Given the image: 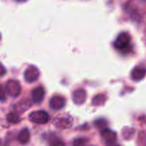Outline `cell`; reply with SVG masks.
Instances as JSON below:
<instances>
[{
	"label": "cell",
	"mask_w": 146,
	"mask_h": 146,
	"mask_svg": "<svg viewBox=\"0 0 146 146\" xmlns=\"http://www.w3.org/2000/svg\"><path fill=\"white\" fill-rule=\"evenodd\" d=\"M87 144V140L86 139H76L73 142V146H86Z\"/></svg>",
	"instance_id": "cell-16"
},
{
	"label": "cell",
	"mask_w": 146,
	"mask_h": 146,
	"mask_svg": "<svg viewBox=\"0 0 146 146\" xmlns=\"http://www.w3.org/2000/svg\"><path fill=\"white\" fill-rule=\"evenodd\" d=\"M50 146H65V145L63 144V142L58 139H55L52 141H50Z\"/></svg>",
	"instance_id": "cell-17"
},
{
	"label": "cell",
	"mask_w": 146,
	"mask_h": 146,
	"mask_svg": "<svg viewBox=\"0 0 146 146\" xmlns=\"http://www.w3.org/2000/svg\"><path fill=\"white\" fill-rule=\"evenodd\" d=\"M130 40H131V38L127 33H121L117 36L115 41V44H114L115 47L119 50H121L123 52H127L131 49Z\"/></svg>",
	"instance_id": "cell-1"
},
{
	"label": "cell",
	"mask_w": 146,
	"mask_h": 146,
	"mask_svg": "<svg viewBox=\"0 0 146 146\" xmlns=\"http://www.w3.org/2000/svg\"><path fill=\"white\" fill-rule=\"evenodd\" d=\"M30 132L27 128H23L18 134L17 140L21 145H27L30 141Z\"/></svg>",
	"instance_id": "cell-10"
},
{
	"label": "cell",
	"mask_w": 146,
	"mask_h": 146,
	"mask_svg": "<svg viewBox=\"0 0 146 146\" xmlns=\"http://www.w3.org/2000/svg\"><path fill=\"white\" fill-rule=\"evenodd\" d=\"M3 74H4V68H3V66H2V74H1V75L3 76Z\"/></svg>",
	"instance_id": "cell-18"
},
{
	"label": "cell",
	"mask_w": 146,
	"mask_h": 146,
	"mask_svg": "<svg viewBox=\"0 0 146 146\" xmlns=\"http://www.w3.org/2000/svg\"><path fill=\"white\" fill-rule=\"evenodd\" d=\"M146 75V68L141 66L135 67L131 72V78L135 81L143 80Z\"/></svg>",
	"instance_id": "cell-8"
},
{
	"label": "cell",
	"mask_w": 146,
	"mask_h": 146,
	"mask_svg": "<svg viewBox=\"0 0 146 146\" xmlns=\"http://www.w3.org/2000/svg\"><path fill=\"white\" fill-rule=\"evenodd\" d=\"M106 100V97L104 95H102V94H98L97 96H95L92 99V104L93 105H101L103 104Z\"/></svg>",
	"instance_id": "cell-12"
},
{
	"label": "cell",
	"mask_w": 146,
	"mask_h": 146,
	"mask_svg": "<svg viewBox=\"0 0 146 146\" xmlns=\"http://www.w3.org/2000/svg\"><path fill=\"white\" fill-rule=\"evenodd\" d=\"M95 126L98 129H100L101 131H104V130L106 129L105 127L107 126V121L105 120H104V119H99V120H98V121H95Z\"/></svg>",
	"instance_id": "cell-15"
},
{
	"label": "cell",
	"mask_w": 146,
	"mask_h": 146,
	"mask_svg": "<svg viewBox=\"0 0 146 146\" xmlns=\"http://www.w3.org/2000/svg\"><path fill=\"white\" fill-rule=\"evenodd\" d=\"M29 104H28V101H21L20 102L19 104H17L15 106V111H17L18 113H22L24 112L27 108V107H24V105H27Z\"/></svg>",
	"instance_id": "cell-14"
},
{
	"label": "cell",
	"mask_w": 146,
	"mask_h": 146,
	"mask_svg": "<svg viewBox=\"0 0 146 146\" xmlns=\"http://www.w3.org/2000/svg\"><path fill=\"white\" fill-rule=\"evenodd\" d=\"M65 103H66V101L63 97H62L60 95H56V96H53L50 99V107L52 110H59L64 107Z\"/></svg>",
	"instance_id": "cell-5"
},
{
	"label": "cell",
	"mask_w": 146,
	"mask_h": 146,
	"mask_svg": "<svg viewBox=\"0 0 146 146\" xmlns=\"http://www.w3.org/2000/svg\"><path fill=\"white\" fill-rule=\"evenodd\" d=\"M7 121H8L9 123L16 124V123L20 122L21 118H20V116H18V115H16L15 113H9V114L7 115Z\"/></svg>",
	"instance_id": "cell-13"
},
{
	"label": "cell",
	"mask_w": 146,
	"mask_h": 146,
	"mask_svg": "<svg viewBox=\"0 0 146 146\" xmlns=\"http://www.w3.org/2000/svg\"><path fill=\"white\" fill-rule=\"evenodd\" d=\"M102 137L104 141L107 143V145H115L117 141V135L115 132L110 129H105L102 131Z\"/></svg>",
	"instance_id": "cell-6"
},
{
	"label": "cell",
	"mask_w": 146,
	"mask_h": 146,
	"mask_svg": "<svg viewBox=\"0 0 146 146\" xmlns=\"http://www.w3.org/2000/svg\"><path fill=\"white\" fill-rule=\"evenodd\" d=\"M39 77V71L34 66H29L24 72V79L28 83L36 81Z\"/></svg>",
	"instance_id": "cell-4"
},
{
	"label": "cell",
	"mask_w": 146,
	"mask_h": 146,
	"mask_svg": "<svg viewBox=\"0 0 146 146\" xmlns=\"http://www.w3.org/2000/svg\"><path fill=\"white\" fill-rule=\"evenodd\" d=\"M145 146H146V145H145Z\"/></svg>",
	"instance_id": "cell-19"
},
{
	"label": "cell",
	"mask_w": 146,
	"mask_h": 146,
	"mask_svg": "<svg viewBox=\"0 0 146 146\" xmlns=\"http://www.w3.org/2000/svg\"><path fill=\"white\" fill-rule=\"evenodd\" d=\"M29 120L36 124H45L49 121L50 115L44 110H38L29 115Z\"/></svg>",
	"instance_id": "cell-2"
},
{
	"label": "cell",
	"mask_w": 146,
	"mask_h": 146,
	"mask_svg": "<svg viewBox=\"0 0 146 146\" xmlns=\"http://www.w3.org/2000/svg\"><path fill=\"white\" fill-rule=\"evenodd\" d=\"M54 124L59 128H68L71 127L72 121L69 117H58L54 121Z\"/></svg>",
	"instance_id": "cell-11"
},
{
	"label": "cell",
	"mask_w": 146,
	"mask_h": 146,
	"mask_svg": "<svg viewBox=\"0 0 146 146\" xmlns=\"http://www.w3.org/2000/svg\"><path fill=\"white\" fill-rule=\"evenodd\" d=\"M72 99L74 104L80 105L85 103L86 99V92L84 89H78L75 92H74Z\"/></svg>",
	"instance_id": "cell-9"
},
{
	"label": "cell",
	"mask_w": 146,
	"mask_h": 146,
	"mask_svg": "<svg viewBox=\"0 0 146 146\" xmlns=\"http://www.w3.org/2000/svg\"><path fill=\"white\" fill-rule=\"evenodd\" d=\"M32 100L35 104H39L43 101L44 97V90L42 86H37L35 87L31 93Z\"/></svg>",
	"instance_id": "cell-7"
},
{
	"label": "cell",
	"mask_w": 146,
	"mask_h": 146,
	"mask_svg": "<svg viewBox=\"0 0 146 146\" xmlns=\"http://www.w3.org/2000/svg\"><path fill=\"white\" fill-rule=\"evenodd\" d=\"M4 90L9 96L14 97V98L18 97L21 92L20 83L17 80H10L6 83Z\"/></svg>",
	"instance_id": "cell-3"
}]
</instances>
